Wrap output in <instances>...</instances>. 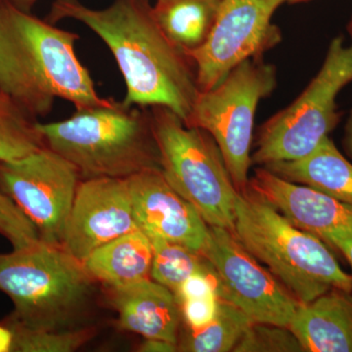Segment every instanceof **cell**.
Instances as JSON below:
<instances>
[{
    "label": "cell",
    "mask_w": 352,
    "mask_h": 352,
    "mask_svg": "<svg viewBox=\"0 0 352 352\" xmlns=\"http://www.w3.org/2000/svg\"><path fill=\"white\" fill-rule=\"evenodd\" d=\"M352 82V43L333 38L321 69L295 101L264 122L252 164L259 166L307 157L339 124L340 90Z\"/></svg>",
    "instance_id": "7"
},
{
    "label": "cell",
    "mask_w": 352,
    "mask_h": 352,
    "mask_svg": "<svg viewBox=\"0 0 352 352\" xmlns=\"http://www.w3.org/2000/svg\"><path fill=\"white\" fill-rule=\"evenodd\" d=\"M233 351L305 352L291 329L265 323H252Z\"/></svg>",
    "instance_id": "24"
},
{
    "label": "cell",
    "mask_w": 352,
    "mask_h": 352,
    "mask_svg": "<svg viewBox=\"0 0 352 352\" xmlns=\"http://www.w3.org/2000/svg\"><path fill=\"white\" fill-rule=\"evenodd\" d=\"M82 178L80 171L50 147L0 163V189L38 230L44 242L61 244Z\"/></svg>",
    "instance_id": "9"
},
{
    "label": "cell",
    "mask_w": 352,
    "mask_h": 352,
    "mask_svg": "<svg viewBox=\"0 0 352 352\" xmlns=\"http://www.w3.org/2000/svg\"><path fill=\"white\" fill-rule=\"evenodd\" d=\"M288 0H220L214 27L206 43L188 51L201 91L219 85L231 69L281 43L282 32L271 22Z\"/></svg>",
    "instance_id": "11"
},
{
    "label": "cell",
    "mask_w": 352,
    "mask_h": 352,
    "mask_svg": "<svg viewBox=\"0 0 352 352\" xmlns=\"http://www.w3.org/2000/svg\"><path fill=\"white\" fill-rule=\"evenodd\" d=\"M219 4L220 0H157L153 12L168 38L188 52L207 41Z\"/></svg>",
    "instance_id": "19"
},
{
    "label": "cell",
    "mask_w": 352,
    "mask_h": 352,
    "mask_svg": "<svg viewBox=\"0 0 352 352\" xmlns=\"http://www.w3.org/2000/svg\"><path fill=\"white\" fill-rule=\"evenodd\" d=\"M219 298L217 296L188 298L179 303L182 320L189 330L207 326L217 315Z\"/></svg>",
    "instance_id": "26"
},
{
    "label": "cell",
    "mask_w": 352,
    "mask_h": 352,
    "mask_svg": "<svg viewBox=\"0 0 352 352\" xmlns=\"http://www.w3.org/2000/svg\"><path fill=\"white\" fill-rule=\"evenodd\" d=\"M109 289V302L119 316L122 330L144 339L168 340L177 344L182 310L170 289L149 279Z\"/></svg>",
    "instance_id": "15"
},
{
    "label": "cell",
    "mask_w": 352,
    "mask_h": 352,
    "mask_svg": "<svg viewBox=\"0 0 352 352\" xmlns=\"http://www.w3.org/2000/svg\"><path fill=\"white\" fill-rule=\"evenodd\" d=\"M254 321L232 303L219 300L217 315L198 330L185 329L178 337V351H233Z\"/></svg>",
    "instance_id": "20"
},
{
    "label": "cell",
    "mask_w": 352,
    "mask_h": 352,
    "mask_svg": "<svg viewBox=\"0 0 352 352\" xmlns=\"http://www.w3.org/2000/svg\"><path fill=\"white\" fill-rule=\"evenodd\" d=\"M141 352H175L178 351L177 344L168 340L160 339H145L139 346Z\"/></svg>",
    "instance_id": "28"
},
{
    "label": "cell",
    "mask_w": 352,
    "mask_h": 352,
    "mask_svg": "<svg viewBox=\"0 0 352 352\" xmlns=\"http://www.w3.org/2000/svg\"><path fill=\"white\" fill-rule=\"evenodd\" d=\"M150 111L166 182L208 226L233 231L239 192L214 139L203 129L187 126L170 109L155 106Z\"/></svg>",
    "instance_id": "6"
},
{
    "label": "cell",
    "mask_w": 352,
    "mask_h": 352,
    "mask_svg": "<svg viewBox=\"0 0 352 352\" xmlns=\"http://www.w3.org/2000/svg\"><path fill=\"white\" fill-rule=\"evenodd\" d=\"M152 259L151 241L138 228L95 250L83 264L95 281L112 289L149 279Z\"/></svg>",
    "instance_id": "18"
},
{
    "label": "cell",
    "mask_w": 352,
    "mask_h": 352,
    "mask_svg": "<svg viewBox=\"0 0 352 352\" xmlns=\"http://www.w3.org/2000/svg\"><path fill=\"white\" fill-rule=\"evenodd\" d=\"M248 189L328 245L336 238L352 236V206L318 190L288 182L264 166L254 170Z\"/></svg>",
    "instance_id": "14"
},
{
    "label": "cell",
    "mask_w": 352,
    "mask_h": 352,
    "mask_svg": "<svg viewBox=\"0 0 352 352\" xmlns=\"http://www.w3.org/2000/svg\"><path fill=\"white\" fill-rule=\"evenodd\" d=\"M4 324L12 331V351L19 352H73L94 339L91 325L66 331L32 330L6 318Z\"/></svg>",
    "instance_id": "23"
},
{
    "label": "cell",
    "mask_w": 352,
    "mask_h": 352,
    "mask_svg": "<svg viewBox=\"0 0 352 352\" xmlns=\"http://www.w3.org/2000/svg\"><path fill=\"white\" fill-rule=\"evenodd\" d=\"M80 36L0 0V94L34 119L50 115L57 99L75 109L105 105L76 51Z\"/></svg>",
    "instance_id": "2"
},
{
    "label": "cell",
    "mask_w": 352,
    "mask_h": 352,
    "mask_svg": "<svg viewBox=\"0 0 352 352\" xmlns=\"http://www.w3.org/2000/svg\"><path fill=\"white\" fill-rule=\"evenodd\" d=\"M264 168L288 182L311 187L352 206V164L329 136L307 157Z\"/></svg>",
    "instance_id": "17"
},
{
    "label": "cell",
    "mask_w": 352,
    "mask_h": 352,
    "mask_svg": "<svg viewBox=\"0 0 352 352\" xmlns=\"http://www.w3.org/2000/svg\"><path fill=\"white\" fill-rule=\"evenodd\" d=\"M136 229L127 178L82 179L61 244L83 263L95 250Z\"/></svg>",
    "instance_id": "12"
},
{
    "label": "cell",
    "mask_w": 352,
    "mask_h": 352,
    "mask_svg": "<svg viewBox=\"0 0 352 352\" xmlns=\"http://www.w3.org/2000/svg\"><path fill=\"white\" fill-rule=\"evenodd\" d=\"M96 281L62 245L39 240L0 254V291L14 305L9 318L32 330L87 326Z\"/></svg>",
    "instance_id": "4"
},
{
    "label": "cell",
    "mask_w": 352,
    "mask_h": 352,
    "mask_svg": "<svg viewBox=\"0 0 352 352\" xmlns=\"http://www.w3.org/2000/svg\"><path fill=\"white\" fill-rule=\"evenodd\" d=\"M178 303L188 298L217 296V273H197L184 282L175 294Z\"/></svg>",
    "instance_id": "27"
},
{
    "label": "cell",
    "mask_w": 352,
    "mask_h": 352,
    "mask_svg": "<svg viewBox=\"0 0 352 352\" xmlns=\"http://www.w3.org/2000/svg\"><path fill=\"white\" fill-rule=\"evenodd\" d=\"M138 228L148 237L203 252L210 226L188 201L171 187L160 168L127 178Z\"/></svg>",
    "instance_id": "13"
},
{
    "label": "cell",
    "mask_w": 352,
    "mask_h": 352,
    "mask_svg": "<svg viewBox=\"0 0 352 352\" xmlns=\"http://www.w3.org/2000/svg\"><path fill=\"white\" fill-rule=\"evenodd\" d=\"M277 85L274 65L263 57L245 60L207 91H200L184 124L207 131L219 145L239 193L249 185L254 116Z\"/></svg>",
    "instance_id": "8"
},
{
    "label": "cell",
    "mask_w": 352,
    "mask_h": 352,
    "mask_svg": "<svg viewBox=\"0 0 352 352\" xmlns=\"http://www.w3.org/2000/svg\"><path fill=\"white\" fill-rule=\"evenodd\" d=\"M82 23L106 44L126 83V106L170 109L185 122L200 94L195 65L157 24L150 0H115L94 9L55 0L46 20Z\"/></svg>",
    "instance_id": "1"
},
{
    "label": "cell",
    "mask_w": 352,
    "mask_h": 352,
    "mask_svg": "<svg viewBox=\"0 0 352 352\" xmlns=\"http://www.w3.org/2000/svg\"><path fill=\"white\" fill-rule=\"evenodd\" d=\"M347 32H349V36H351L352 38V18L351 20L349 21V25H347Z\"/></svg>",
    "instance_id": "34"
},
{
    "label": "cell",
    "mask_w": 352,
    "mask_h": 352,
    "mask_svg": "<svg viewBox=\"0 0 352 352\" xmlns=\"http://www.w3.org/2000/svg\"><path fill=\"white\" fill-rule=\"evenodd\" d=\"M233 233L298 302H311L333 288L352 292L351 275L325 242L293 226L248 188L236 200Z\"/></svg>",
    "instance_id": "5"
},
{
    "label": "cell",
    "mask_w": 352,
    "mask_h": 352,
    "mask_svg": "<svg viewBox=\"0 0 352 352\" xmlns=\"http://www.w3.org/2000/svg\"><path fill=\"white\" fill-rule=\"evenodd\" d=\"M153 249L150 278L175 294L197 273L214 272V266L201 252L159 237H149Z\"/></svg>",
    "instance_id": "21"
},
{
    "label": "cell",
    "mask_w": 352,
    "mask_h": 352,
    "mask_svg": "<svg viewBox=\"0 0 352 352\" xmlns=\"http://www.w3.org/2000/svg\"><path fill=\"white\" fill-rule=\"evenodd\" d=\"M201 254L217 273L219 300L240 308L254 323L289 327L300 302L243 247L233 231L210 226Z\"/></svg>",
    "instance_id": "10"
},
{
    "label": "cell",
    "mask_w": 352,
    "mask_h": 352,
    "mask_svg": "<svg viewBox=\"0 0 352 352\" xmlns=\"http://www.w3.org/2000/svg\"><path fill=\"white\" fill-rule=\"evenodd\" d=\"M13 333L6 324L0 325V352L12 351Z\"/></svg>",
    "instance_id": "30"
},
{
    "label": "cell",
    "mask_w": 352,
    "mask_h": 352,
    "mask_svg": "<svg viewBox=\"0 0 352 352\" xmlns=\"http://www.w3.org/2000/svg\"><path fill=\"white\" fill-rule=\"evenodd\" d=\"M7 1L11 2L14 6L20 7V8L24 9V10L31 11L32 7L39 0H7Z\"/></svg>",
    "instance_id": "32"
},
{
    "label": "cell",
    "mask_w": 352,
    "mask_h": 352,
    "mask_svg": "<svg viewBox=\"0 0 352 352\" xmlns=\"http://www.w3.org/2000/svg\"><path fill=\"white\" fill-rule=\"evenodd\" d=\"M344 151L347 156L352 160V110L347 119L346 129H344V140H342Z\"/></svg>",
    "instance_id": "31"
},
{
    "label": "cell",
    "mask_w": 352,
    "mask_h": 352,
    "mask_svg": "<svg viewBox=\"0 0 352 352\" xmlns=\"http://www.w3.org/2000/svg\"><path fill=\"white\" fill-rule=\"evenodd\" d=\"M0 235L10 242L13 249H22L41 240L31 220L0 189Z\"/></svg>",
    "instance_id": "25"
},
{
    "label": "cell",
    "mask_w": 352,
    "mask_h": 352,
    "mask_svg": "<svg viewBox=\"0 0 352 352\" xmlns=\"http://www.w3.org/2000/svg\"><path fill=\"white\" fill-rule=\"evenodd\" d=\"M309 1V0H288L289 3L291 4H296V3H302V2Z\"/></svg>",
    "instance_id": "33"
},
{
    "label": "cell",
    "mask_w": 352,
    "mask_h": 352,
    "mask_svg": "<svg viewBox=\"0 0 352 352\" xmlns=\"http://www.w3.org/2000/svg\"><path fill=\"white\" fill-rule=\"evenodd\" d=\"M329 247L337 249L338 251L342 252L346 261H349L352 270V236L336 238V239L331 241Z\"/></svg>",
    "instance_id": "29"
},
{
    "label": "cell",
    "mask_w": 352,
    "mask_h": 352,
    "mask_svg": "<svg viewBox=\"0 0 352 352\" xmlns=\"http://www.w3.org/2000/svg\"><path fill=\"white\" fill-rule=\"evenodd\" d=\"M38 126L46 146L73 164L82 179L129 178L161 170L150 108L111 99Z\"/></svg>",
    "instance_id": "3"
},
{
    "label": "cell",
    "mask_w": 352,
    "mask_h": 352,
    "mask_svg": "<svg viewBox=\"0 0 352 352\" xmlns=\"http://www.w3.org/2000/svg\"><path fill=\"white\" fill-rule=\"evenodd\" d=\"M38 122L0 94V163L22 159L45 147Z\"/></svg>",
    "instance_id": "22"
},
{
    "label": "cell",
    "mask_w": 352,
    "mask_h": 352,
    "mask_svg": "<svg viewBox=\"0 0 352 352\" xmlns=\"http://www.w3.org/2000/svg\"><path fill=\"white\" fill-rule=\"evenodd\" d=\"M289 328L305 352H352V292L333 288L300 302Z\"/></svg>",
    "instance_id": "16"
}]
</instances>
